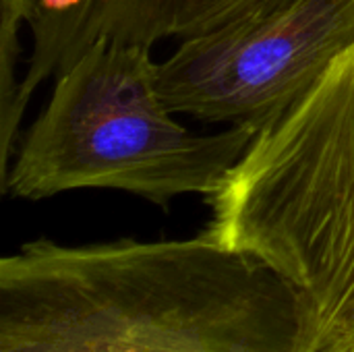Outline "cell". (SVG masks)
Listing matches in <instances>:
<instances>
[{"label":"cell","instance_id":"1","mask_svg":"<svg viewBox=\"0 0 354 352\" xmlns=\"http://www.w3.org/2000/svg\"><path fill=\"white\" fill-rule=\"evenodd\" d=\"M299 290L207 232L25 243L0 261V352H299Z\"/></svg>","mask_w":354,"mask_h":352},{"label":"cell","instance_id":"2","mask_svg":"<svg viewBox=\"0 0 354 352\" xmlns=\"http://www.w3.org/2000/svg\"><path fill=\"white\" fill-rule=\"evenodd\" d=\"M255 137L247 124L212 135L185 129L160 95L151 48L97 41L58 73L2 191L39 201L106 189L166 210L183 195L218 193Z\"/></svg>","mask_w":354,"mask_h":352},{"label":"cell","instance_id":"3","mask_svg":"<svg viewBox=\"0 0 354 352\" xmlns=\"http://www.w3.org/2000/svg\"><path fill=\"white\" fill-rule=\"evenodd\" d=\"M207 203L203 232L299 290L305 340L354 286V46L257 133Z\"/></svg>","mask_w":354,"mask_h":352},{"label":"cell","instance_id":"4","mask_svg":"<svg viewBox=\"0 0 354 352\" xmlns=\"http://www.w3.org/2000/svg\"><path fill=\"white\" fill-rule=\"evenodd\" d=\"M351 46L354 0H253L180 39L158 62V89L174 114L259 133Z\"/></svg>","mask_w":354,"mask_h":352},{"label":"cell","instance_id":"5","mask_svg":"<svg viewBox=\"0 0 354 352\" xmlns=\"http://www.w3.org/2000/svg\"><path fill=\"white\" fill-rule=\"evenodd\" d=\"M253 0H87L58 29L48 54L50 73L73 64L97 41L153 48L189 37L232 17Z\"/></svg>","mask_w":354,"mask_h":352},{"label":"cell","instance_id":"6","mask_svg":"<svg viewBox=\"0 0 354 352\" xmlns=\"http://www.w3.org/2000/svg\"><path fill=\"white\" fill-rule=\"evenodd\" d=\"M299 352H354V286L301 342Z\"/></svg>","mask_w":354,"mask_h":352},{"label":"cell","instance_id":"7","mask_svg":"<svg viewBox=\"0 0 354 352\" xmlns=\"http://www.w3.org/2000/svg\"><path fill=\"white\" fill-rule=\"evenodd\" d=\"M0 21L4 25L25 23V0H0Z\"/></svg>","mask_w":354,"mask_h":352}]
</instances>
